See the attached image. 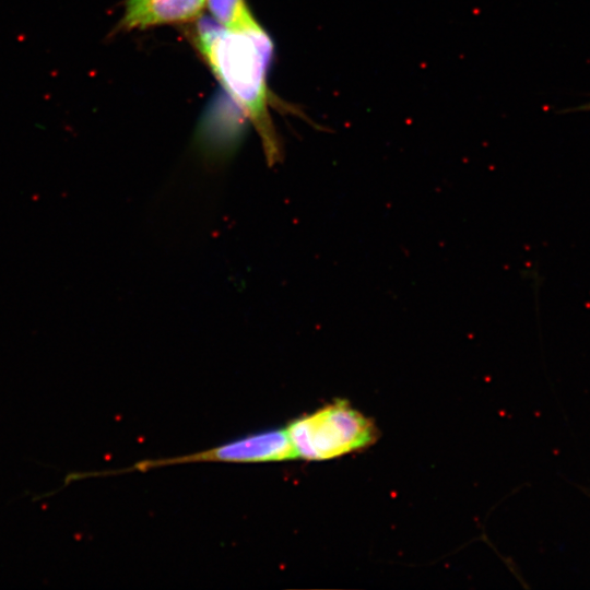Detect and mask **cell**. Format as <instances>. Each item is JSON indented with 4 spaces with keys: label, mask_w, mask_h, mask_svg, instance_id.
Listing matches in <instances>:
<instances>
[{
    "label": "cell",
    "mask_w": 590,
    "mask_h": 590,
    "mask_svg": "<svg viewBox=\"0 0 590 590\" xmlns=\"http://www.w3.org/2000/svg\"><path fill=\"white\" fill-rule=\"evenodd\" d=\"M192 38L226 92L259 133L270 165L282 156L268 107L267 70L272 43L267 33L227 30L208 19L198 21Z\"/></svg>",
    "instance_id": "1"
},
{
    "label": "cell",
    "mask_w": 590,
    "mask_h": 590,
    "mask_svg": "<svg viewBox=\"0 0 590 590\" xmlns=\"http://www.w3.org/2000/svg\"><path fill=\"white\" fill-rule=\"evenodd\" d=\"M285 429L296 458L311 461L366 448L377 435L368 417L341 400L294 420Z\"/></svg>",
    "instance_id": "2"
},
{
    "label": "cell",
    "mask_w": 590,
    "mask_h": 590,
    "mask_svg": "<svg viewBox=\"0 0 590 590\" xmlns=\"http://www.w3.org/2000/svg\"><path fill=\"white\" fill-rule=\"evenodd\" d=\"M296 458L286 429H270L251 434L227 444L192 455L143 461L134 465L142 470L187 462H268Z\"/></svg>",
    "instance_id": "3"
},
{
    "label": "cell",
    "mask_w": 590,
    "mask_h": 590,
    "mask_svg": "<svg viewBox=\"0 0 590 590\" xmlns=\"http://www.w3.org/2000/svg\"><path fill=\"white\" fill-rule=\"evenodd\" d=\"M206 4L215 21L227 30L238 32L262 30L245 0H208Z\"/></svg>",
    "instance_id": "4"
}]
</instances>
